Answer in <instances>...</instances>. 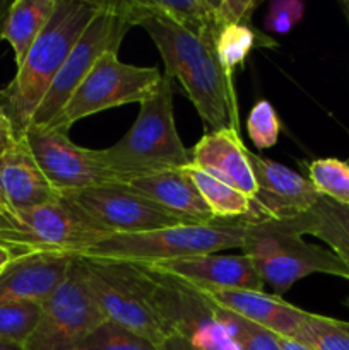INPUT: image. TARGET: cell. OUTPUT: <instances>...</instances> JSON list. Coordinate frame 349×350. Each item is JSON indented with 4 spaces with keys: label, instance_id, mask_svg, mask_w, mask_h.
I'll use <instances>...</instances> for the list:
<instances>
[{
    "label": "cell",
    "instance_id": "obj_9",
    "mask_svg": "<svg viewBox=\"0 0 349 350\" xmlns=\"http://www.w3.org/2000/svg\"><path fill=\"white\" fill-rule=\"evenodd\" d=\"M118 51H106L79 84L48 126L68 130L75 122L116 106L142 103L159 85L163 74L157 67H137L118 60Z\"/></svg>",
    "mask_w": 349,
    "mask_h": 350
},
{
    "label": "cell",
    "instance_id": "obj_15",
    "mask_svg": "<svg viewBox=\"0 0 349 350\" xmlns=\"http://www.w3.org/2000/svg\"><path fill=\"white\" fill-rule=\"evenodd\" d=\"M75 255L31 253L21 256L0 277V306L10 303L43 304L67 275Z\"/></svg>",
    "mask_w": 349,
    "mask_h": 350
},
{
    "label": "cell",
    "instance_id": "obj_12",
    "mask_svg": "<svg viewBox=\"0 0 349 350\" xmlns=\"http://www.w3.org/2000/svg\"><path fill=\"white\" fill-rule=\"evenodd\" d=\"M109 234H137L188 224L125 185H106L62 195Z\"/></svg>",
    "mask_w": 349,
    "mask_h": 350
},
{
    "label": "cell",
    "instance_id": "obj_16",
    "mask_svg": "<svg viewBox=\"0 0 349 350\" xmlns=\"http://www.w3.org/2000/svg\"><path fill=\"white\" fill-rule=\"evenodd\" d=\"M60 197L44 178L24 137L0 156V211L38 207Z\"/></svg>",
    "mask_w": 349,
    "mask_h": 350
},
{
    "label": "cell",
    "instance_id": "obj_30",
    "mask_svg": "<svg viewBox=\"0 0 349 350\" xmlns=\"http://www.w3.org/2000/svg\"><path fill=\"white\" fill-rule=\"evenodd\" d=\"M246 132L259 150L270 149L279 140L281 122L276 109L267 99L255 103L246 118Z\"/></svg>",
    "mask_w": 349,
    "mask_h": 350
},
{
    "label": "cell",
    "instance_id": "obj_14",
    "mask_svg": "<svg viewBox=\"0 0 349 350\" xmlns=\"http://www.w3.org/2000/svg\"><path fill=\"white\" fill-rule=\"evenodd\" d=\"M195 289L262 291L263 280L246 255H198L146 265Z\"/></svg>",
    "mask_w": 349,
    "mask_h": 350
},
{
    "label": "cell",
    "instance_id": "obj_25",
    "mask_svg": "<svg viewBox=\"0 0 349 350\" xmlns=\"http://www.w3.org/2000/svg\"><path fill=\"white\" fill-rule=\"evenodd\" d=\"M293 340L315 350H349V323L310 313Z\"/></svg>",
    "mask_w": 349,
    "mask_h": 350
},
{
    "label": "cell",
    "instance_id": "obj_11",
    "mask_svg": "<svg viewBox=\"0 0 349 350\" xmlns=\"http://www.w3.org/2000/svg\"><path fill=\"white\" fill-rule=\"evenodd\" d=\"M23 137L48 183L60 195L118 183L99 150L74 144L68 130L29 126Z\"/></svg>",
    "mask_w": 349,
    "mask_h": 350
},
{
    "label": "cell",
    "instance_id": "obj_2",
    "mask_svg": "<svg viewBox=\"0 0 349 350\" xmlns=\"http://www.w3.org/2000/svg\"><path fill=\"white\" fill-rule=\"evenodd\" d=\"M81 260L89 291L106 320L159 349L177 337L168 314L163 273L135 263Z\"/></svg>",
    "mask_w": 349,
    "mask_h": 350
},
{
    "label": "cell",
    "instance_id": "obj_8",
    "mask_svg": "<svg viewBox=\"0 0 349 350\" xmlns=\"http://www.w3.org/2000/svg\"><path fill=\"white\" fill-rule=\"evenodd\" d=\"M133 26L135 19L130 2H103L34 111L29 126L50 125L99 58L106 51H118L123 38Z\"/></svg>",
    "mask_w": 349,
    "mask_h": 350
},
{
    "label": "cell",
    "instance_id": "obj_19",
    "mask_svg": "<svg viewBox=\"0 0 349 350\" xmlns=\"http://www.w3.org/2000/svg\"><path fill=\"white\" fill-rule=\"evenodd\" d=\"M125 187L161 205L188 224H212L214 215L183 167L132 178Z\"/></svg>",
    "mask_w": 349,
    "mask_h": 350
},
{
    "label": "cell",
    "instance_id": "obj_20",
    "mask_svg": "<svg viewBox=\"0 0 349 350\" xmlns=\"http://www.w3.org/2000/svg\"><path fill=\"white\" fill-rule=\"evenodd\" d=\"M283 222L300 236L311 234L331 246L349 269V205L320 197L310 211Z\"/></svg>",
    "mask_w": 349,
    "mask_h": 350
},
{
    "label": "cell",
    "instance_id": "obj_3",
    "mask_svg": "<svg viewBox=\"0 0 349 350\" xmlns=\"http://www.w3.org/2000/svg\"><path fill=\"white\" fill-rule=\"evenodd\" d=\"M101 3L92 0H57L47 27L17 67L16 77L0 91V105L17 139L29 129L34 111L64 67L74 44L101 9Z\"/></svg>",
    "mask_w": 349,
    "mask_h": 350
},
{
    "label": "cell",
    "instance_id": "obj_28",
    "mask_svg": "<svg viewBox=\"0 0 349 350\" xmlns=\"http://www.w3.org/2000/svg\"><path fill=\"white\" fill-rule=\"evenodd\" d=\"M216 314L228 325V330L231 332L233 338L238 342L242 350H281L279 349V337L259 325L246 321L240 318L238 314H233L229 311L219 310L214 304Z\"/></svg>",
    "mask_w": 349,
    "mask_h": 350
},
{
    "label": "cell",
    "instance_id": "obj_6",
    "mask_svg": "<svg viewBox=\"0 0 349 350\" xmlns=\"http://www.w3.org/2000/svg\"><path fill=\"white\" fill-rule=\"evenodd\" d=\"M108 236L112 234L65 197L38 207L0 211V245L24 255L65 253L79 256Z\"/></svg>",
    "mask_w": 349,
    "mask_h": 350
},
{
    "label": "cell",
    "instance_id": "obj_31",
    "mask_svg": "<svg viewBox=\"0 0 349 350\" xmlns=\"http://www.w3.org/2000/svg\"><path fill=\"white\" fill-rule=\"evenodd\" d=\"M305 16V3L300 0H276L270 3L263 24L266 29L276 34H286L296 24L301 23Z\"/></svg>",
    "mask_w": 349,
    "mask_h": 350
},
{
    "label": "cell",
    "instance_id": "obj_5",
    "mask_svg": "<svg viewBox=\"0 0 349 350\" xmlns=\"http://www.w3.org/2000/svg\"><path fill=\"white\" fill-rule=\"evenodd\" d=\"M246 221H216L212 224H178L137 234H112L82 252L81 258L153 265L187 256L212 255L242 248L248 232Z\"/></svg>",
    "mask_w": 349,
    "mask_h": 350
},
{
    "label": "cell",
    "instance_id": "obj_41",
    "mask_svg": "<svg viewBox=\"0 0 349 350\" xmlns=\"http://www.w3.org/2000/svg\"><path fill=\"white\" fill-rule=\"evenodd\" d=\"M75 350H77V349H75Z\"/></svg>",
    "mask_w": 349,
    "mask_h": 350
},
{
    "label": "cell",
    "instance_id": "obj_39",
    "mask_svg": "<svg viewBox=\"0 0 349 350\" xmlns=\"http://www.w3.org/2000/svg\"><path fill=\"white\" fill-rule=\"evenodd\" d=\"M339 7H341L342 14H344L346 23H348V26H349V0H342V2L339 3Z\"/></svg>",
    "mask_w": 349,
    "mask_h": 350
},
{
    "label": "cell",
    "instance_id": "obj_32",
    "mask_svg": "<svg viewBox=\"0 0 349 350\" xmlns=\"http://www.w3.org/2000/svg\"><path fill=\"white\" fill-rule=\"evenodd\" d=\"M259 2L255 0H219L214 2V23L219 31L231 24H252V14Z\"/></svg>",
    "mask_w": 349,
    "mask_h": 350
},
{
    "label": "cell",
    "instance_id": "obj_13",
    "mask_svg": "<svg viewBox=\"0 0 349 350\" xmlns=\"http://www.w3.org/2000/svg\"><path fill=\"white\" fill-rule=\"evenodd\" d=\"M257 183V193L252 200V212L246 222L286 221L310 211L320 198L308 178L284 164L259 156L248 150Z\"/></svg>",
    "mask_w": 349,
    "mask_h": 350
},
{
    "label": "cell",
    "instance_id": "obj_23",
    "mask_svg": "<svg viewBox=\"0 0 349 350\" xmlns=\"http://www.w3.org/2000/svg\"><path fill=\"white\" fill-rule=\"evenodd\" d=\"M183 170L192 178L216 221H229L233 217H243V221L248 219L250 212H252V200L250 198L226 185L224 181L211 176L195 164L188 163Z\"/></svg>",
    "mask_w": 349,
    "mask_h": 350
},
{
    "label": "cell",
    "instance_id": "obj_10",
    "mask_svg": "<svg viewBox=\"0 0 349 350\" xmlns=\"http://www.w3.org/2000/svg\"><path fill=\"white\" fill-rule=\"evenodd\" d=\"M106 321L75 256L67 275L41 304V318L24 350H75Z\"/></svg>",
    "mask_w": 349,
    "mask_h": 350
},
{
    "label": "cell",
    "instance_id": "obj_27",
    "mask_svg": "<svg viewBox=\"0 0 349 350\" xmlns=\"http://www.w3.org/2000/svg\"><path fill=\"white\" fill-rule=\"evenodd\" d=\"M41 318V304L10 303L0 306V340L26 345Z\"/></svg>",
    "mask_w": 349,
    "mask_h": 350
},
{
    "label": "cell",
    "instance_id": "obj_40",
    "mask_svg": "<svg viewBox=\"0 0 349 350\" xmlns=\"http://www.w3.org/2000/svg\"><path fill=\"white\" fill-rule=\"evenodd\" d=\"M0 123H2V125H5V126H10V129H12V125H10V122H9V118H7L5 111H3L2 105H0ZM12 130H14V129H12Z\"/></svg>",
    "mask_w": 349,
    "mask_h": 350
},
{
    "label": "cell",
    "instance_id": "obj_1",
    "mask_svg": "<svg viewBox=\"0 0 349 350\" xmlns=\"http://www.w3.org/2000/svg\"><path fill=\"white\" fill-rule=\"evenodd\" d=\"M135 26L146 29L164 62V74L178 81L209 132L221 129L238 130L233 75L226 74L216 58L214 46L187 33L166 17L144 7L142 0H132Z\"/></svg>",
    "mask_w": 349,
    "mask_h": 350
},
{
    "label": "cell",
    "instance_id": "obj_24",
    "mask_svg": "<svg viewBox=\"0 0 349 350\" xmlns=\"http://www.w3.org/2000/svg\"><path fill=\"white\" fill-rule=\"evenodd\" d=\"M279 46L274 38L257 29L252 24H231L222 27L216 36L214 51L219 65L226 74L233 75V70L245 64L250 51L255 48H276Z\"/></svg>",
    "mask_w": 349,
    "mask_h": 350
},
{
    "label": "cell",
    "instance_id": "obj_34",
    "mask_svg": "<svg viewBox=\"0 0 349 350\" xmlns=\"http://www.w3.org/2000/svg\"><path fill=\"white\" fill-rule=\"evenodd\" d=\"M16 140H17V137H16V133H14V130L10 129V126H5L0 123V156L5 152V150L9 149L14 142H16Z\"/></svg>",
    "mask_w": 349,
    "mask_h": 350
},
{
    "label": "cell",
    "instance_id": "obj_37",
    "mask_svg": "<svg viewBox=\"0 0 349 350\" xmlns=\"http://www.w3.org/2000/svg\"><path fill=\"white\" fill-rule=\"evenodd\" d=\"M10 0H0V40H2V31H3V23H5L7 12H9Z\"/></svg>",
    "mask_w": 349,
    "mask_h": 350
},
{
    "label": "cell",
    "instance_id": "obj_36",
    "mask_svg": "<svg viewBox=\"0 0 349 350\" xmlns=\"http://www.w3.org/2000/svg\"><path fill=\"white\" fill-rule=\"evenodd\" d=\"M161 350H192V349L188 347L187 342H185L183 338L174 337V338H171V340L168 342L166 345H163V347H161Z\"/></svg>",
    "mask_w": 349,
    "mask_h": 350
},
{
    "label": "cell",
    "instance_id": "obj_35",
    "mask_svg": "<svg viewBox=\"0 0 349 350\" xmlns=\"http://www.w3.org/2000/svg\"><path fill=\"white\" fill-rule=\"evenodd\" d=\"M279 349L281 350H315L308 347V345L301 344V342L293 340V338H284V337H279Z\"/></svg>",
    "mask_w": 349,
    "mask_h": 350
},
{
    "label": "cell",
    "instance_id": "obj_22",
    "mask_svg": "<svg viewBox=\"0 0 349 350\" xmlns=\"http://www.w3.org/2000/svg\"><path fill=\"white\" fill-rule=\"evenodd\" d=\"M147 10L166 17L187 33L214 46L218 29L214 0H142Z\"/></svg>",
    "mask_w": 349,
    "mask_h": 350
},
{
    "label": "cell",
    "instance_id": "obj_18",
    "mask_svg": "<svg viewBox=\"0 0 349 350\" xmlns=\"http://www.w3.org/2000/svg\"><path fill=\"white\" fill-rule=\"evenodd\" d=\"M190 163L250 200L255 198V176L248 161V149L242 142L238 130L221 129L204 133L192 150Z\"/></svg>",
    "mask_w": 349,
    "mask_h": 350
},
{
    "label": "cell",
    "instance_id": "obj_38",
    "mask_svg": "<svg viewBox=\"0 0 349 350\" xmlns=\"http://www.w3.org/2000/svg\"><path fill=\"white\" fill-rule=\"evenodd\" d=\"M0 350H24L23 345L10 344V342H2L0 340Z\"/></svg>",
    "mask_w": 349,
    "mask_h": 350
},
{
    "label": "cell",
    "instance_id": "obj_21",
    "mask_svg": "<svg viewBox=\"0 0 349 350\" xmlns=\"http://www.w3.org/2000/svg\"><path fill=\"white\" fill-rule=\"evenodd\" d=\"M57 0H14L3 23L2 40L14 50L19 67L53 14Z\"/></svg>",
    "mask_w": 349,
    "mask_h": 350
},
{
    "label": "cell",
    "instance_id": "obj_26",
    "mask_svg": "<svg viewBox=\"0 0 349 350\" xmlns=\"http://www.w3.org/2000/svg\"><path fill=\"white\" fill-rule=\"evenodd\" d=\"M308 180L320 197L349 205V164L335 157L315 159L308 166Z\"/></svg>",
    "mask_w": 349,
    "mask_h": 350
},
{
    "label": "cell",
    "instance_id": "obj_4",
    "mask_svg": "<svg viewBox=\"0 0 349 350\" xmlns=\"http://www.w3.org/2000/svg\"><path fill=\"white\" fill-rule=\"evenodd\" d=\"M118 183L190 163L173 116V81L163 75L156 91L140 103L139 115L129 132L108 149H99Z\"/></svg>",
    "mask_w": 349,
    "mask_h": 350
},
{
    "label": "cell",
    "instance_id": "obj_17",
    "mask_svg": "<svg viewBox=\"0 0 349 350\" xmlns=\"http://www.w3.org/2000/svg\"><path fill=\"white\" fill-rule=\"evenodd\" d=\"M197 291L219 310L238 314L243 320L252 321L277 337L293 338L310 314L286 303L283 297L270 296L262 291Z\"/></svg>",
    "mask_w": 349,
    "mask_h": 350
},
{
    "label": "cell",
    "instance_id": "obj_7",
    "mask_svg": "<svg viewBox=\"0 0 349 350\" xmlns=\"http://www.w3.org/2000/svg\"><path fill=\"white\" fill-rule=\"evenodd\" d=\"M242 250L279 297L311 273L349 280V269L332 250L310 245L283 221L250 222Z\"/></svg>",
    "mask_w": 349,
    "mask_h": 350
},
{
    "label": "cell",
    "instance_id": "obj_33",
    "mask_svg": "<svg viewBox=\"0 0 349 350\" xmlns=\"http://www.w3.org/2000/svg\"><path fill=\"white\" fill-rule=\"evenodd\" d=\"M21 256H24V253L10 248V246L0 245V277H2L3 273H5V270L9 269L16 260H19Z\"/></svg>",
    "mask_w": 349,
    "mask_h": 350
},
{
    "label": "cell",
    "instance_id": "obj_29",
    "mask_svg": "<svg viewBox=\"0 0 349 350\" xmlns=\"http://www.w3.org/2000/svg\"><path fill=\"white\" fill-rule=\"evenodd\" d=\"M77 350H161L146 338L106 320Z\"/></svg>",
    "mask_w": 349,
    "mask_h": 350
}]
</instances>
